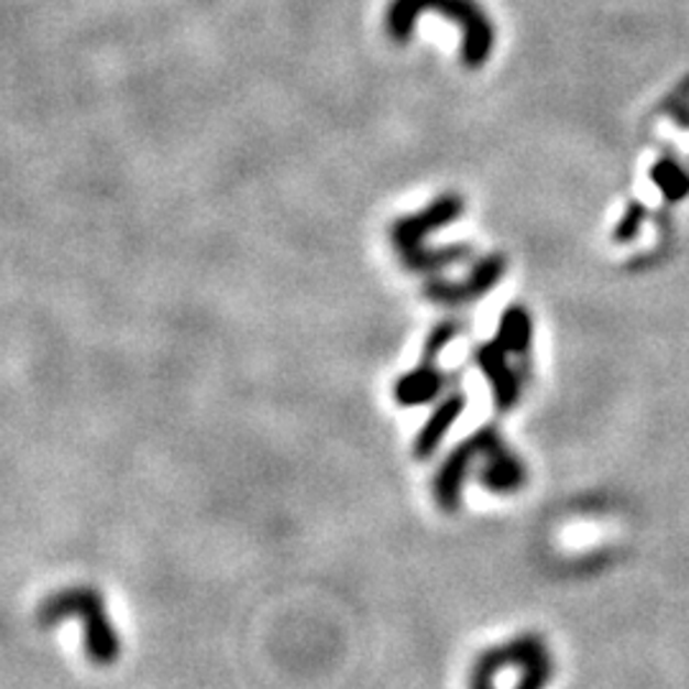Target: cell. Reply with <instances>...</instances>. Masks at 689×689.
Listing matches in <instances>:
<instances>
[{
    "mask_svg": "<svg viewBox=\"0 0 689 689\" xmlns=\"http://www.w3.org/2000/svg\"><path fill=\"white\" fill-rule=\"evenodd\" d=\"M462 212H464L462 195H458V192H442V195L431 199L424 210L404 215V218L391 222L389 238L391 245L396 248L404 269L414 271V274L435 276L439 271L470 261L472 255L470 245H445V248L424 245L427 236L458 222Z\"/></svg>",
    "mask_w": 689,
    "mask_h": 689,
    "instance_id": "6da1fadb",
    "label": "cell"
},
{
    "mask_svg": "<svg viewBox=\"0 0 689 689\" xmlns=\"http://www.w3.org/2000/svg\"><path fill=\"white\" fill-rule=\"evenodd\" d=\"M429 11L445 15L462 31V67H485L495 50V26L478 0H391L386 8V34L396 44L412 42L416 21Z\"/></svg>",
    "mask_w": 689,
    "mask_h": 689,
    "instance_id": "7a4b0ae2",
    "label": "cell"
},
{
    "mask_svg": "<svg viewBox=\"0 0 689 689\" xmlns=\"http://www.w3.org/2000/svg\"><path fill=\"white\" fill-rule=\"evenodd\" d=\"M77 615L85 626V656L98 667H110L120 656V638L110 621L106 600L92 588H67L46 598L36 611L39 626L54 628Z\"/></svg>",
    "mask_w": 689,
    "mask_h": 689,
    "instance_id": "3957f363",
    "label": "cell"
},
{
    "mask_svg": "<svg viewBox=\"0 0 689 689\" xmlns=\"http://www.w3.org/2000/svg\"><path fill=\"white\" fill-rule=\"evenodd\" d=\"M499 442H503L501 429L495 427V424H485V427L472 431L468 439H462L455 450H450V455H447L445 462L439 464L435 475V499L439 503V508L447 511V514H455V511L460 508L462 485L472 462L478 458H485Z\"/></svg>",
    "mask_w": 689,
    "mask_h": 689,
    "instance_id": "277c9868",
    "label": "cell"
},
{
    "mask_svg": "<svg viewBox=\"0 0 689 689\" xmlns=\"http://www.w3.org/2000/svg\"><path fill=\"white\" fill-rule=\"evenodd\" d=\"M508 271V259L503 253H488L483 259L472 263L470 276L464 282H447V278L431 276L424 284V296L435 304H445V307H460V304H470L483 299L488 292H493L501 284V278Z\"/></svg>",
    "mask_w": 689,
    "mask_h": 689,
    "instance_id": "5b68a950",
    "label": "cell"
},
{
    "mask_svg": "<svg viewBox=\"0 0 689 689\" xmlns=\"http://www.w3.org/2000/svg\"><path fill=\"white\" fill-rule=\"evenodd\" d=\"M511 352L503 348L499 340L491 342H480L475 350H472V363L480 373L485 375L488 386L493 391V404L501 414L516 408L521 398V379L516 373V368L508 363Z\"/></svg>",
    "mask_w": 689,
    "mask_h": 689,
    "instance_id": "8992f818",
    "label": "cell"
},
{
    "mask_svg": "<svg viewBox=\"0 0 689 689\" xmlns=\"http://www.w3.org/2000/svg\"><path fill=\"white\" fill-rule=\"evenodd\" d=\"M464 406H468V396L462 391H452V394H445L442 402L435 406V412L429 414V419L422 424V429L416 431L414 439V458L416 460H429L431 455L439 450L442 439L447 437V431L455 427V422L460 419Z\"/></svg>",
    "mask_w": 689,
    "mask_h": 689,
    "instance_id": "52a82bcc",
    "label": "cell"
},
{
    "mask_svg": "<svg viewBox=\"0 0 689 689\" xmlns=\"http://www.w3.org/2000/svg\"><path fill=\"white\" fill-rule=\"evenodd\" d=\"M478 480L485 491L508 495L526 485V468L506 442H499L485 455V464L480 468Z\"/></svg>",
    "mask_w": 689,
    "mask_h": 689,
    "instance_id": "ba28073f",
    "label": "cell"
},
{
    "mask_svg": "<svg viewBox=\"0 0 689 689\" xmlns=\"http://www.w3.org/2000/svg\"><path fill=\"white\" fill-rule=\"evenodd\" d=\"M450 383V375L445 371H439L437 363H422L414 368V371L404 373L402 379L394 383V398L398 406L404 408H416L424 406L442 394Z\"/></svg>",
    "mask_w": 689,
    "mask_h": 689,
    "instance_id": "9c48e42d",
    "label": "cell"
},
{
    "mask_svg": "<svg viewBox=\"0 0 689 689\" xmlns=\"http://www.w3.org/2000/svg\"><path fill=\"white\" fill-rule=\"evenodd\" d=\"M495 340H499L503 348L511 352V356L526 360L528 352H532V340H534L532 315H528L521 304H511V307L503 309Z\"/></svg>",
    "mask_w": 689,
    "mask_h": 689,
    "instance_id": "30bf717a",
    "label": "cell"
},
{
    "mask_svg": "<svg viewBox=\"0 0 689 689\" xmlns=\"http://www.w3.org/2000/svg\"><path fill=\"white\" fill-rule=\"evenodd\" d=\"M464 330V325L460 319H442L431 327L427 340H424V350H422V363H437V358L450 348V344L460 338Z\"/></svg>",
    "mask_w": 689,
    "mask_h": 689,
    "instance_id": "8fae6325",
    "label": "cell"
},
{
    "mask_svg": "<svg viewBox=\"0 0 689 689\" xmlns=\"http://www.w3.org/2000/svg\"><path fill=\"white\" fill-rule=\"evenodd\" d=\"M682 172L677 169V166H661L659 172H656L654 176H656V182L661 184V189L667 192L669 197H682V192L687 189V182L682 179V176H679Z\"/></svg>",
    "mask_w": 689,
    "mask_h": 689,
    "instance_id": "7c38bea8",
    "label": "cell"
}]
</instances>
